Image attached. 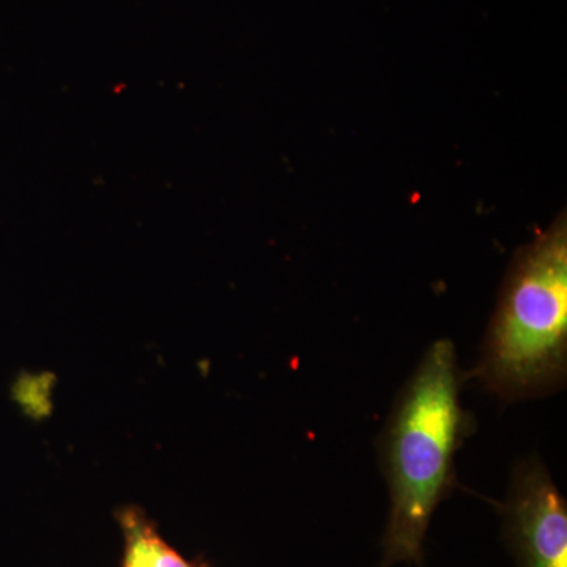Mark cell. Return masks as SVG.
Listing matches in <instances>:
<instances>
[{
    "instance_id": "obj_2",
    "label": "cell",
    "mask_w": 567,
    "mask_h": 567,
    "mask_svg": "<svg viewBox=\"0 0 567 567\" xmlns=\"http://www.w3.org/2000/svg\"><path fill=\"white\" fill-rule=\"evenodd\" d=\"M567 369V223L559 215L514 256L475 377L505 401L558 390Z\"/></svg>"
},
{
    "instance_id": "obj_1",
    "label": "cell",
    "mask_w": 567,
    "mask_h": 567,
    "mask_svg": "<svg viewBox=\"0 0 567 567\" xmlns=\"http://www.w3.org/2000/svg\"><path fill=\"white\" fill-rule=\"evenodd\" d=\"M468 431L456 350L442 339L406 380L380 443L391 496L382 567L423 563L425 533L456 484L454 457Z\"/></svg>"
},
{
    "instance_id": "obj_4",
    "label": "cell",
    "mask_w": 567,
    "mask_h": 567,
    "mask_svg": "<svg viewBox=\"0 0 567 567\" xmlns=\"http://www.w3.org/2000/svg\"><path fill=\"white\" fill-rule=\"evenodd\" d=\"M115 520L123 536L122 567H213L203 557L186 558L159 533L140 506H122Z\"/></svg>"
},
{
    "instance_id": "obj_3",
    "label": "cell",
    "mask_w": 567,
    "mask_h": 567,
    "mask_svg": "<svg viewBox=\"0 0 567 567\" xmlns=\"http://www.w3.org/2000/svg\"><path fill=\"white\" fill-rule=\"evenodd\" d=\"M502 511L518 567H567L566 499L539 458L514 468Z\"/></svg>"
}]
</instances>
